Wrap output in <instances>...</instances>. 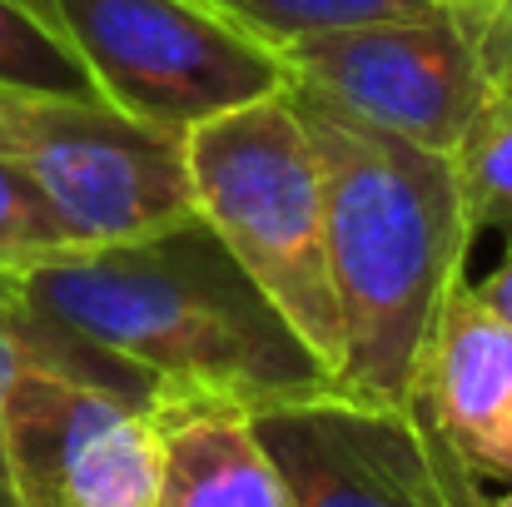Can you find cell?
Wrapping results in <instances>:
<instances>
[{"mask_svg": "<svg viewBox=\"0 0 512 507\" xmlns=\"http://www.w3.org/2000/svg\"><path fill=\"white\" fill-rule=\"evenodd\" d=\"M0 145L35 179L70 249L145 239L194 214L184 135L105 100L0 85Z\"/></svg>", "mask_w": 512, "mask_h": 507, "instance_id": "5b68a950", "label": "cell"}, {"mask_svg": "<svg viewBox=\"0 0 512 507\" xmlns=\"http://www.w3.org/2000/svg\"><path fill=\"white\" fill-rule=\"evenodd\" d=\"M5 468L15 507H155L160 428L140 398L30 358L5 388Z\"/></svg>", "mask_w": 512, "mask_h": 507, "instance_id": "ba28073f", "label": "cell"}, {"mask_svg": "<svg viewBox=\"0 0 512 507\" xmlns=\"http://www.w3.org/2000/svg\"><path fill=\"white\" fill-rule=\"evenodd\" d=\"M0 85L40 90V95H80L100 100L80 55L20 0H0Z\"/></svg>", "mask_w": 512, "mask_h": 507, "instance_id": "7c38bea8", "label": "cell"}, {"mask_svg": "<svg viewBox=\"0 0 512 507\" xmlns=\"http://www.w3.org/2000/svg\"><path fill=\"white\" fill-rule=\"evenodd\" d=\"M25 309L135 368L155 398H229L249 413L334 393L329 368L189 214L145 239L20 269Z\"/></svg>", "mask_w": 512, "mask_h": 507, "instance_id": "6da1fadb", "label": "cell"}, {"mask_svg": "<svg viewBox=\"0 0 512 507\" xmlns=\"http://www.w3.org/2000/svg\"><path fill=\"white\" fill-rule=\"evenodd\" d=\"M488 507H512V483H508V493H503V498H488Z\"/></svg>", "mask_w": 512, "mask_h": 507, "instance_id": "ffe728a7", "label": "cell"}, {"mask_svg": "<svg viewBox=\"0 0 512 507\" xmlns=\"http://www.w3.org/2000/svg\"><path fill=\"white\" fill-rule=\"evenodd\" d=\"M184 165L194 214L339 378L343 319L329 274L324 165L289 85L194 125Z\"/></svg>", "mask_w": 512, "mask_h": 507, "instance_id": "3957f363", "label": "cell"}, {"mask_svg": "<svg viewBox=\"0 0 512 507\" xmlns=\"http://www.w3.org/2000/svg\"><path fill=\"white\" fill-rule=\"evenodd\" d=\"M289 95L324 165L329 274L343 319L334 393L413 408L433 324L463 284L478 239L458 165L294 80Z\"/></svg>", "mask_w": 512, "mask_h": 507, "instance_id": "7a4b0ae2", "label": "cell"}, {"mask_svg": "<svg viewBox=\"0 0 512 507\" xmlns=\"http://www.w3.org/2000/svg\"><path fill=\"white\" fill-rule=\"evenodd\" d=\"M453 5H463V10H488L493 0H453Z\"/></svg>", "mask_w": 512, "mask_h": 507, "instance_id": "d6986e66", "label": "cell"}, {"mask_svg": "<svg viewBox=\"0 0 512 507\" xmlns=\"http://www.w3.org/2000/svg\"><path fill=\"white\" fill-rule=\"evenodd\" d=\"M25 304V289H20V269L0 264V314H15Z\"/></svg>", "mask_w": 512, "mask_h": 507, "instance_id": "ac0fdd59", "label": "cell"}, {"mask_svg": "<svg viewBox=\"0 0 512 507\" xmlns=\"http://www.w3.org/2000/svg\"><path fill=\"white\" fill-rule=\"evenodd\" d=\"M244 35L264 40L269 50L304 40V35H329L348 25H373V20H418L453 10V0H199Z\"/></svg>", "mask_w": 512, "mask_h": 507, "instance_id": "8fae6325", "label": "cell"}, {"mask_svg": "<svg viewBox=\"0 0 512 507\" xmlns=\"http://www.w3.org/2000/svg\"><path fill=\"white\" fill-rule=\"evenodd\" d=\"M478 15L453 5L418 20H373L289 40L274 55L294 85L433 155H453L493 100Z\"/></svg>", "mask_w": 512, "mask_h": 507, "instance_id": "8992f818", "label": "cell"}, {"mask_svg": "<svg viewBox=\"0 0 512 507\" xmlns=\"http://www.w3.org/2000/svg\"><path fill=\"white\" fill-rule=\"evenodd\" d=\"M458 184H463V204L473 229H503L512 239V100L493 95L483 105V115L473 120V130L463 135V145L453 150Z\"/></svg>", "mask_w": 512, "mask_h": 507, "instance_id": "4fadbf2b", "label": "cell"}, {"mask_svg": "<svg viewBox=\"0 0 512 507\" xmlns=\"http://www.w3.org/2000/svg\"><path fill=\"white\" fill-rule=\"evenodd\" d=\"M473 289H478V299L512 329V239H508V249H503V259L493 264V274H488L483 284H473Z\"/></svg>", "mask_w": 512, "mask_h": 507, "instance_id": "e0dca14e", "label": "cell"}, {"mask_svg": "<svg viewBox=\"0 0 512 507\" xmlns=\"http://www.w3.org/2000/svg\"><path fill=\"white\" fill-rule=\"evenodd\" d=\"M478 50H483V70L493 95L512 100V0H493L478 15Z\"/></svg>", "mask_w": 512, "mask_h": 507, "instance_id": "9a60e30c", "label": "cell"}, {"mask_svg": "<svg viewBox=\"0 0 512 507\" xmlns=\"http://www.w3.org/2000/svg\"><path fill=\"white\" fill-rule=\"evenodd\" d=\"M150 418L160 428L155 507H299L244 403L160 393Z\"/></svg>", "mask_w": 512, "mask_h": 507, "instance_id": "30bf717a", "label": "cell"}, {"mask_svg": "<svg viewBox=\"0 0 512 507\" xmlns=\"http://www.w3.org/2000/svg\"><path fill=\"white\" fill-rule=\"evenodd\" d=\"M55 254H70V239H65L55 209L45 204V194L20 169V160L0 145V264L30 269Z\"/></svg>", "mask_w": 512, "mask_h": 507, "instance_id": "5bb4252c", "label": "cell"}, {"mask_svg": "<svg viewBox=\"0 0 512 507\" xmlns=\"http://www.w3.org/2000/svg\"><path fill=\"white\" fill-rule=\"evenodd\" d=\"M413 403L473 478L512 483V329L468 279L443 299Z\"/></svg>", "mask_w": 512, "mask_h": 507, "instance_id": "9c48e42d", "label": "cell"}, {"mask_svg": "<svg viewBox=\"0 0 512 507\" xmlns=\"http://www.w3.org/2000/svg\"><path fill=\"white\" fill-rule=\"evenodd\" d=\"M90 70L105 105L189 135L194 125L279 95V55L199 0H20Z\"/></svg>", "mask_w": 512, "mask_h": 507, "instance_id": "277c9868", "label": "cell"}, {"mask_svg": "<svg viewBox=\"0 0 512 507\" xmlns=\"http://www.w3.org/2000/svg\"><path fill=\"white\" fill-rule=\"evenodd\" d=\"M299 507H488L428 413L319 393L254 413Z\"/></svg>", "mask_w": 512, "mask_h": 507, "instance_id": "52a82bcc", "label": "cell"}, {"mask_svg": "<svg viewBox=\"0 0 512 507\" xmlns=\"http://www.w3.org/2000/svg\"><path fill=\"white\" fill-rule=\"evenodd\" d=\"M20 309H25V304H20ZM20 309H15V314H0V507H15L10 468H5V388H10V378L30 363V338H25V324H20Z\"/></svg>", "mask_w": 512, "mask_h": 507, "instance_id": "2e32d148", "label": "cell"}]
</instances>
